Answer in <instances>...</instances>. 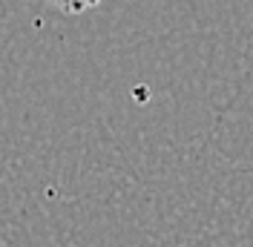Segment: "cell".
<instances>
[{
	"label": "cell",
	"instance_id": "1",
	"mask_svg": "<svg viewBox=\"0 0 253 247\" xmlns=\"http://www.w3.org/2000/svg\"><path fill=\"white\" fill-rule=\"evenodd\" d=\"M52 9H58L63 15H84V12H89L95 6H101L104 0H46Z\"/></svg>",
	"mask_w": 253,
	"mask_h": 247
},
{
	"label": "cell",
	"instance_id": "2",
	"mask_svg": "<svg viewBox=\"0 0 253 247\" xmlns=\"http://www.w3.org/2000/svg\"><path fill=\"white\" fill-rule=\"evenodd\" d=\"M15 3H26V0H15Z\"/></svg>",
	"mask_w": 253,
	"mask_h": 247
}]
</instances>
